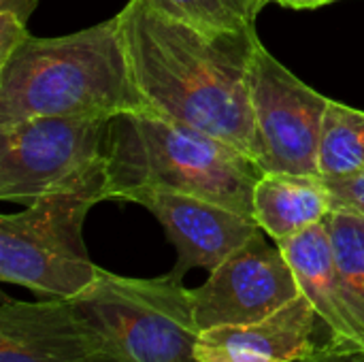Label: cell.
<instances>
[{
  "instance_id": "6da1fadb",
  "label": "cell",
  "mask_w": 364,
  "mask_h": 362,
  "mask_svg": "<svg viewBox=\"0 0 364 362\" xmlns=\"http://www.w3.org/2000/svg\"><path fill=\"white\" fill-rule=\"evenodd\" d=\"M117 17L145 109L205 130L256 162L250 94L260 43L256 26L205 30L158 11L147 0H128Z\"/></svg>"
},
{
  "instance_id": "7a4b0ae2",
  "label": "cell",
  "mask_w": 364,
  "mask_h": 362,
  "mask_svg": "<svg viewBox=\"0 0 364 362\" xmlns=\"http://www.w3.org/2000/svg\"><path fill=\"white\" fill-rule=\"evenodd\" d=\"M145 109L119 17L64 36H28L0 64V126L41 115H119Z\"/></svg>"
},
{
  "instance_id": "3957f363",
  "label": "cell",
  "mask_w": 364,
  "mask_h": 362,
  "mask_svg": "<svg viewBox=\"0 0 364 362\" xmlns=\"http://www.w3.org/2000/svg\"><path fill=\"white\" fill-rule=\"evenodd\" d=\"M111 201L147 190L194 194L254 215V188L264 173L230 143L173 117L141 109L119 113L107 132Z\"/></svg>"
},
{
  "instance_id": "277c9868",
  "label": "cell",
  "mask_w": 364,
  "mask_h": 362,
  "mask_svg": "<svg viewBox=\"0 0 364 362\" xmlns=\"http://www.w3.org/2000/svg\"><path fill=\"white\" fill-rule=\"evenodd\" d=\"M111 201L107 156L73 183L0 215V280L45 299L73 301L100 275L83 241L90 209Z\"/></svg>"
},
{
  "instance_id": "5b68a950",
  "label": "cell",
  "mask_w": 364,
  "mask_h": 362,
  "mask_svg": "<svg viewBox=\"0 0 364 362\" xmlns=\"http://www.w3.org/2000/svg\"><path fill=\"white\" fill-rule=\"evenodd\" d=\"M73 303L122 362H200L192 290L171 275L141 280L100 269Z\"/></svg>"
},
{
  "instance_id": "8992f818",
  "label": "cell",
  "mask_w": 364,
  "mask_h": 362,
  "mask_svg": "<svg viewBox=\"0 0 364 362\" xmlns=\"http://www.w3.org/2000/svg\"><path fill=\"white\" fill-rule=\"evenodd\" d=\"M111 115H41L0 126V198L30 205L92 169L107 147Z\"/></svg>"
},
{
  "instance_id": "52a82bcc",
  "label": "cell",
  "mask_w": 364,
  "mask_h": 362,
  "mask_svg": "<svg viewBox=\"0 0 364 362\" xmlns=\"http://www.w3.org/2000/svg\"><path fill=\"white\" fill-rule=\"evenodd\" d=\"M250 94L258 166L318 173V145L331 98L301 81L262 43L254 53Z\"/></svg>"
},
{
  "instance_id": "ba28073f",
  "label": "cell",
  "mask_w": 364,
  "mask_h": 362,
  "mask_svg": "<svg viewBox=\"0 0 364 362\" xmlns=\"http://www.w3.org/2000/svg\"><path fill=\"white\" fill-rule=\"evenodd\" d=\"M299 297L301 286L290 262L275 241H267L264 230L213 269L203 286L192 290L200 333L264 320Z\"/></svg>"
},
{
  "instance_id": "9c48e42d",
  "label": "cell",
  "mask_w": 364,
  "mask_h": 362,
  "mask_svg": "<svg viewBox=\"0 0 364 362\" xmlns=\"http://www.w3.org/2000/svg\"><path fill=\"white\" fill-rule=\"evenodd\" d=\"M130 203L145 207L175 245L177 262L168 273L175 282H183L194 269L211 273L262 230L254 215L194 194L147 190Z\"/></svg>"
},
{
  "instance_id": "30bf717a",
  "label": "cell",
  "mask_w": 364,
  "mask_h": 362,
  "mask_svg": "<svg viewBox=\"0 0 364 362\" xmlns=\"http://www.w3.org/2000/svg\"><path fill=\"white\" fill-rule=\"evenodd\" d=\"M0 362H122L77 312L73 301L0 305Z\"/></svg>"
},
{
  "instance_id": "8fae6325",
  "label": "cell",
  "mask_w": 364,
  "mask_h": 362,
  "mask_svg": "<svg viewBox=\"0 0 364 362\" xmlns=\"http://www.w3.org/2000/svg\"><path fill=\"white\" fill-rule=\"evenodd\" d=\"M320 324L301 294L264 320L203 331L196 354L200 362H318L335 354L331 341L318 344Z\"/></svg>"
},
{
  "instance_id": "7c38bea8",
  "label": "cell",
  "mask_w": 364,
  "mask_h": 362,
  "mask_svg": "<svg viewBox=\"0 0 364 362\" xmlns=\"http://www.w3.org/2000/svg\"><path fill=\"white\" fill-rule=\"evenodd\" d=\"M290 262L301 294L314 305L328 333L337 356L364 352V326L358 320L337 273L326 224L320 222L305 233L277 243Z\"/></svg>"
},
{
  "instance_id": "4fadbf2b",
  "label": "cell",
  "mask_w": 364,
  "mask_h": 362,
  "mask_svg": "<svg viewBox=\"0 0 364 362\" xmlns=\"http://www.w3.org/2000/svg\"><path fill=\"white\" fill-rule=\"evenodd\" d=\"M333 211L320 173L264 171L254 188V218L275 243L324 222Z\"/></svg>"
},
{
  "instance_id": "5bb4252c",
  "label": "cell",
  "mask_w": 364,
  "mask_h": 362,
  "mask_svg": "<svg viewBox=\"0 0 364 362\" xmlns=\"http://www.w3.org/2000/svg\"><path fill=\"white\" fill-rule=\"evenodd\" d=\"M318 173L324 179L364 173V111L328 102L318 145Z\"/></svg>"
},
{
  "instance_id": "9a60e30c",
  "label": "cell",
  "mask_w": 364,
  "mask_h": 362,
  "mask_svg": "<svg viewBox=\"0 0 364 362\" xmlns=\"http://www.w3.org/2000/svg\"><path fill=\"white\" fill-rule=\"evenodd\" d=\"M337 273L346 288V294L364 326V215L333 209L324 218Z\"/></svg>"
},
{
  "instance_id": "2e32d148",
  "label": "cell",
  "mask_w": 364,
  "mask_h": 362,
  "mask_svg": "<svg viewBox=\"0 0 364 362\" xmlns=\"http://www.w3.org/2000/svg\"><path fill=\"white\" fill-rule=\"evenodd\" d=\"M158 11L205 30H243L256 26L264 0H147Z\"/></svg>"
},
{
  "instance_id": "e0dca14e",
  "label": "cell",
  "mask_w": 364,
  "mask_h": 362,
  "mask_svg": "<svg viewBox=\"0 0 364 362\" xmlns=\"http://www.w3.org/2000/svg\"><path fill=\"white\" fill-rule=\"evenodd\" d=\"M333 209H346L364 215V173L341 179H326Z\"/></svg>"
},
{
  "instance_id": "ac0fdd59",
  "label": "cell",
  "mask_w": 364,
  "mask_h": 362,
  "mask_svg": "<svg viewBox=\"0 0 364 362\" xmlns=\"http://www.w3.org/2000/svg\"><path fill=\"white\" fill-rule=\"evenodd\" d=\"M28 23L13 13L0 11V64H4L26 41H28Z\"/></svg>"
},
{
  "instance_id": "d6986e66",
  "label": "cell",
  "mask_w": 364,
  "mask_h": 362,
  "mask_svg": "<svg viewBox=\"0 0 364 362\" xmlns=\"http://www.w3.org/2000/svg\"><path fill=\"white\" fill-rule=\"evenodd\" d=\"M36 6H38V0H0V11L13 13L19 19H23L26 23L32 17V13L36 11Z\"/></svg>"
},
{
  "instance_id": "ffe728a7",
  "label": "cell",
  "mask_w": 364,
  "mask_h": 362,
  "mask_svg": "<svg viewBox=\"0 0 364 362\" xmlns=\"http://www.w3.org/2000/svg\"><path fill=\"white\" fill-rule=\"evenodd\" d=\"M267 4L269 2H275L279 6H286V9H318V6H326V4H333L337 0H264Z\"/></svg>"
},
{
  "instance_id": "44dd1931",
  "label": "cell",
  "mask_w": 364,
  "mask_h": 362,
  "mask_svg": "<svg viewBox=\"0 0 364 362\" xmlns=\"http://www.w3.org/2000/svg\"><path fill=\"white\" fill-rule=\"evenodd\" d=\"M331 362H364V352L346 354V356H331Z\"/></svg>"
},
{
  "instance_id": "7402d4cb",
  "label": "cell",
  "mask_w": 364,
  "mask_h": 362,
  "mask_svg": "<svg viewBox=\"0 0 364 362\" xmlns=\"http://www.w3.org/2000/svg\"><path fill=\"white\" fill-rule=\"evenodd\" d=\"M324 362H331V356H328V358H326V361H324Z\"/></svg>"
}]
</instances>
